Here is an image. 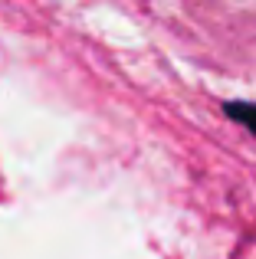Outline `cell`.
Wrapping results in <instances>:
<instances>
[{
    "instance_id": "6da1fadb",
    "label": "cell",
    "mask_w": 256,
    "mask_h": 259,
    "mask_svg": "<svg viewBox=\"0 0 256 259\" xmlns=\"http://www.w3.org/2000/svg\"><path fill=\"white\" fill-rule=\"evenodd\" d=\"M224 115L233 118V121H240V125H246L256 135V102H240V99L224 102Z\"/></svg>"
}]
</instances>
